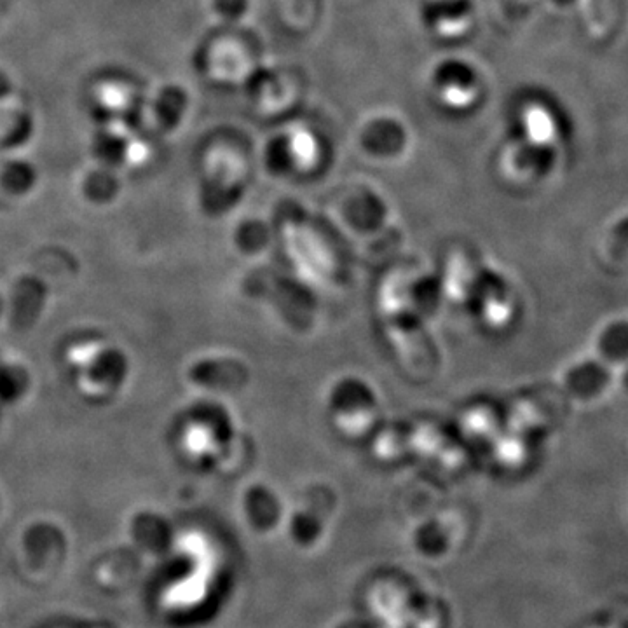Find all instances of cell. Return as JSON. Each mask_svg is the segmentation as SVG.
<instances>
[{"label":"cell","mask_w":628,"mask_h":628,"mask_svg":"<svg viewBox=\"0 0 628 628\" xmlns=\"http://www.w3.org/2000/svg\"><path fill=\"white\" fill-rule=\"evenodd\" d=\"M599 351L608 362H628V321L609 323L599 337Z\"/></svg>","instance_id":"277c9868"},{"label":"cell","mask_w":628,"mask_h":628,"mask_svg":"<svg viewBox=\"0 0 628 628\" xmlns=\"http://www.w3.org/2000/svg\"><path fill=\"white\" fill-rule=\"evenodd\" d=\"M623 384H625V388L628 390V369L627 372H625V376H623Z\"/></svg>","instance_id":"52a82bcc"},{"label":"cell","mask_w":628,"mask_h":628,"mask_svg":"<svg viewBox=\"0 0 628 628\" xmlns=\"http://www.w3.org/2000/svg\"><path fill=\"white\" fill-rule=\"evenodd\" d=\"M553 2H557L560 6H569V4H573L574 0H553Z\"/></svg>","instance_id":"8992f818"},{"label":"cell","mask_w":628,"mask_h":628,"mask_svg":"<svg viewBox=\"0 0 628 628\" xmlns=\"http://www.w3.org/2000/svg\"><path fill=\"white\" fill-rule=\"evenodd\" d=\"M611 250L616 257L628 255V215L620 220L611 231Z\"/></svg>","instance_id":"5b68a950"},{"label":"cell","mask_w":628,"mask_h":628,"mask_svg":"<svg viewBox=\"0 0 628 628\" xmlns=\"http://www.w3.org/2000/svg\"><path fill=\"white\" fill-rule=\"evenodd\" d=\"M470 13V0H430L424 7V18L437 30L461 27Z\"/></svg>","instance_id":"3957f363"},{"label":"cell","mask_w":628,"mask_h":628,"mask_svg":"<svg viewBox=\"0 0 628 628\" xmlns=\"http://www.w3.org/2000/svg\"><path fill=\"white\" fill-rule=\"evenodd\" d=\"M609 370L597 362H587L567 374V384L581 398H594L608 388Z\"/></svg>","instance_id":"7a4b0ae2"},{"label":"cell","mask_w":628,"mask_h":628,"mask_svg":"<svg viewBox=\"0 0 628 628\" xmlns=\"http://www.w3.org/2000/svg\"><path fill=\"white\" fill-rule=\"evenodd\" d=\"M435 86L445 98L452 102H461L470 98L477 88V72L466 62L447 60L437 67Z\"/></svg>","instance_id":"6da1fadb"}]
</instances>
